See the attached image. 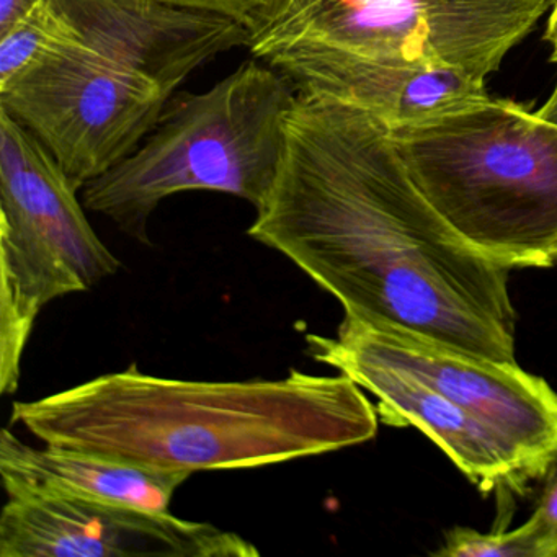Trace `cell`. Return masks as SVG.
I'll use <instances>...</instances> for the list:
<instances>
[{
	"label": "cell",
	"mask_w": 557,
	"mask_h": 557,
	"mask_svg": "<svg viewBox=\"0 0 557 557\" xmlns=\"http://www.w3.org/2000/svg\"><path fill=\"white\" fill-rule=\"evenodd\" d=\"M345 315L517 363L508 270L462 243L413 184L389 125L296 94L275 184L247 230Z\"/></svg>",
	"instance_id": "6da1fadb"
},
{
	"label": "cell",
	"mask_w": 557,
	"mask_h": 557,
	"mask_svg": "<svg viewBox=\"0 0 557 557\" xmlns=\"http://www.w3.org/2000/svg\"><path fill=\"white\" fill-rule=\"evenodd\" d=\"M12 420L47 445L169 471L282 465L370 442L380 416L345 374L185 381L136 364L30 403Z\"/></svg>",
	"instance_id": "7a4b0ae2"
},
{
	"label": "cell",
	"mask_w": 557,
	"mask_h": 557,
	"mask_svg": "<svg viewBox=\"0 0 557 557\" xmlns=\"http://www.w3.org/2000/svg\"><path fill=\"white\" fill-rule=\"evenodd\" d=\"M51 4L57 34L0 86V109L44 143L79 191L141 145L198 67L247 47L246 25L216 12L143 0Z\"/></svg>",
	"instance_id": "3957f363"
},
{
	"label": "cell",
	"mask_w": 557,
	"mask_h": 557,
	"mask_svg": "<svg viewBox=\"0 0 557 557\" xmlns=\"http://www.w3.org/2000/svg\"><path fill=\"white\" fill-rule=\"evenodd\" d=\"M416 187L453 233L502 269L557 265V125L487 99L389 126Z\"/></svg>",
	"instance_id": "277c9868"
},
{
	"label": "cell",
	"mask_w": 557,
	"mask_h": 557,
	"mask_svg": "<svg viewBox=\"0 0 557 557\" xmlns=\"http://www.w3.org/2000/svg\"><path fill=\"white\" fill-rule=\"evenodd\" d=\"M295 89L275 67L247 61L203 94L177 92L141 145L83 188L87 210L149 246V220L182 191L265 203L285 148Z\"/></svg>",
	"instance_id": "5b68a950"
},
{
	"label": "cell",
	"mask_w": 557,
	"mask_h": 557,
	"mask_svg": "<svg viewBox=\"0 0 557 557\" xmlns=\"http://www.w3.org/2000/svg\"><path fill=\"white\" fill-rule=\"evenodd\" d=\"M556 0H265L246 24L257 60L348 53L458 67L485 81Z\"/></svg>",
	"instance_id": "8992f818"
},
{
	"label": "cell",
	"mask_w": 557,
	"mask_h": 557,
	"mask_svg": "<svg viewBox=\"0 0 557 557\" xmlns=\"http://www.w3.org/2000/svg\"><path fill=\"white\" fill-rule=\"evenodd\" d=\"M54 156L0 109V393L14 394L41 309L115 275L120 260Z\"/></svg>",
	"instance_id": "52a82bcc"
},
{
	"label": "cell",
	"mask_w": 557,
	"mask_h": 557,
	"mask_svg": "<svg viewBox=\"0 0 557 557\" xmlns=\"http://www.w3.org/2000/svg\"><path fill=\"white\" fill-rule=\"evenodd\" d=\"M337 337L399 368L468 410L520 451L533 481L557 451V393L518 363H500L458 348L345 315Z\"/></svg>",
	"instance_id": "ba28073f"
},
{
	"label": "cell",
	"mask_w": 557,
	"mask_h": 557,
	"mask_svg": "<svg viewBox=\"0 0 557 557\" xmlns=\"http://www.w3.org/2000/svg\"><path fill=\"white\" fill-rule=\"evenodd\" d=\"M233 531L116 502L11 497L0 557H257Z\"/></svg>",
	"instance_id": "9c48e42d"
},
{
	"label": "cell",
	"mask_w": 557,
	"mask_h": 557,
	"mask_svg": "<svg viewBox=\"0 0 557 557\" xmlns=\"http://www.w3.org/2000/svg\"><path fill=\"white\" fill-rule=\"evenodd\" d=\"M308 354L377 399L380 420L425 433L482 494L524 491L533 481L523 456L478 417L425 381L391 367L342 338L308 335Z\"/></svg>",
	"instance_id": "30bf717a"
},
{
	"label": "cell",
	"mask_w": 557,
	"mask_h": 557,
	"mask_svg": "<svg viewBox=\"0 0 557 557\" xmlns=\"http://www.w3.org/2000/svg\"><path fill=\"white\" fill-rule=\"evenodd\" d=\"M267 64L296 94L360 107L389 126L426 122L491 97L484 81L442 64L348 53L283 54Z\"/></svg>",
	"instance_id": "8fae6325"
},
{
	"label": "cell",
	"mask_w": 557,
	"mask_h": 557,
	"mask_svg": "<svg viewBox=\"0 0 557 557\" xmlns=\"http://www.w3.org/2000/svg\"><path fill=\"white\" fill-rule=\"evenodd\" d=\"M0 475L9 498L73 497L169 511L175 492L191 474L47 443L35 448L4 429Z\"/></svg>",
	"instance_id": "7c38bea8"
},
{
	"label": "cell",
	"mask_w": 557,
	"mask_h": 557,
	"mask_svg": "<svg viewBox=\"0 0 557 557\" xmlns=\"http://www.w3.org/2000/svg\"><path fill=\"white\" fill-rule=\"evenodd\" d=\"M438 557H550L549 547L533 518L515 530L479 533L472 528L446 531Z\"/></svg>",
	"instance_id": "4fadbf2b"
},
{
	"label": "cell",
	"mask_w": 557,
	"mask_h": 557,
	"mask_svg": "<svg viewBox=\"0 0 557 557\" xmlns=\"http://www.w3.org/2000/svg\"><path fill=\"white\" fill-rule=\"evenodd\" d=\"M58 15L51 0H44L11 30L0 35V86L34 63L53 40Z\"/></svg>",
	"instance_id": "5bb4252c"
},
{
	"label": "cell",
	"mask_w": 557,
	"mask_h": 557,
	"mask_svg": "<svg viewBox=\"0 0 557 557\" xmlns=\"http://www.w3.org/2000/svg\"><path fill=\"white\" fill-rule=\"evenodd\" d=\"M540 481L541 491L531 518L540 528L550 557H557V451L544 468Z\"/></svg>",
	"instance_id": "9a60e30c"
},
{
	"label": "cell",
	"mask_w": 557,
	"mask_h": 557,
	"mask_svg": "<svg viewBox=\"0 0 557 557\" xmlns=\"http://www.w3.org/2000/svg\"><path fill=\"white\" fill-rule=\"evenodd\" d=\"M154 4L175 5V8L198 9V11L216 12L226 17L236 18L246 25L253 12L265 0H143Z\"/></svg>",
	"instance_id": "2e32d148"
},
{
	"label": "cell",
	"mask_w": 557,
	"mask_h": 557,
	"mask_svg": "<svg viewBox=\"0 0 557 557\" xmlns=\"http://www.w3.org/2000/svg\"><path fill=\"white\" fill-rule=\"evenodd\" d=\"M44 0H0V35L11 30Z\"/></svg>",
	"instance_id": "e0dca14e"
},
{
	"label": "cell",
	"mask_w": 557,
	"mask_h": 557,
	"mask_svg": "<svg viewBox=\"0 0 557 557\" xmlns=\"http://www.w3.org/2000/svg\"><path fill=\"white\" fill-rule=\"evenodd\" d=\"M544 41L549 45V61L557 66V0L553 11L547 18L546 32H544Z\"/></svg>",
	"instance_id": "ac0fdd59"
},
{
	"label": "cell",
	"mask_w": 557,
	"mask_h": 557,
	"mask_svg": "<svg viewBox=\"0 0 557 557\" xmlns=\"http://www.w3.org/2000/svg\"><path fill=\"white\" fill-rule=\"evenodd\" d=\"M536 113L541 119L547 120V122L550 123H556L557 125V83L553 92H550V96L547 97L546 102H544V106L541 107Z\"/></svg>",
	"instance_id": "d6986e66"
}]
</instances>
